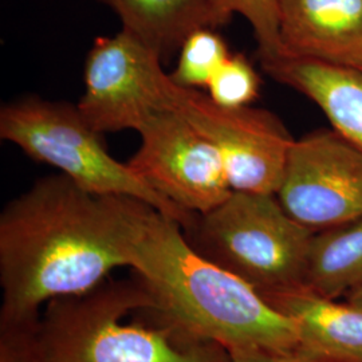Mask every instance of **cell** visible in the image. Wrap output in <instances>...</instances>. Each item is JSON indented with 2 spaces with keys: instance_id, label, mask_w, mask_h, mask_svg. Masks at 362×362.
I'll use <instances>...</instances> for the list:
<instances>
[{
  "instance_id": "d6986e66",
  "label": "cell",
  "mask_w": 362,
  "mask_h": 362,
  "mask_svg": "<svg viewBox=\"0 0 362 362\" xmlns=\"http://www.w3.org/2000/svg\"><path fill=\"white\" fill-rule=\"evenodd\" d=\"M228 354L230 362H336L313 354L302 348L290 350H240Z\"/></svg>"
},
{
  "instance_id": "e0dca14e",
  "label": "cell",
  "mask_w": 362,
  "mask_h": 362,
  "mask_svg": "<svg viewBox=\"0 0 362 362\" xmlns=\"http://www.w3.org/2000/svg\"><path fill=\"white\" fill-rule=\"evenodd\" d=\"M206 90L220 106H251L258 98L260 77L243 54H231L212 76Z\"/></svg>"
},
{
  "instance_id": "30bf717a",
  "label": "cell",
  "mask_w": 362,
  "mask_h": 362,
  "mask_svg": "<svg viewBox=\"0 0 362 362\" xmlns=\"http://www.w3.org/2000/svg\"><path fill=\"white\" fill-rule=\"evenodd\" d=\"M282 57L362 70V0H278Z\"/></svg>"
},
{
  "instance_id": "5bb4252c",
  "label": "cell",
  "mask_w": 362,
  "mask_h": 362,
  "mask_svg": "<svg viewBox=\"0 0 362 362\" xmlns=\"http://www.w3.org/2000/svg\"><path fill=\"white\" fill-rule=\"evenodd\" d=\"M362 284V218L315 233L306 286L327 298L345 297Z\"/></svg>"
},
{
  "instance_id": "7a4b0ae2",
  "label": "cell",
  "mask_w": 362,
  "mask_h": 362,
  "mask_svg": "<svg viewBox=\"0 0 362 362\" xmlns=\"http://www.w3.org/2000/svg\"><path fill=\"white\" fill-rule=\"evenodd\" d=\"M122 247L129 267L191 334L228 353L300 348L288 317L246 281L197 252L176 220L141 200H125Z\"/></svg>"
},
{
  "instance_id": "4fadbf2b",
  "label": "cell",
  "mask_w": 362,
  "mask_h": 362,
  "mask_svg": "<svg viewBox=\"0 0 362 362\" xmlns=\"http://www.w3.org/2000/svg\"><path fill=\"white\" fill-rule=\"evenodd\" d=\"M112 8L122 30L155 50L163 61L180 50L182 42L200 28H219L228 22L215 0H98Z\"/></svg>"
},
{
  "instance_id": "8fae6325",
  "label": "cell",
  "mask_w": 362,
  "mask_h": 362,
  "mask_svg": "<svg viewBox=\"0 0 362 362\" xmlns=\"http://www.w3.org/2000/svg\"><path fill=\"white\" fill-rule=\"evenodd\" d=\"M262 67L311 100L333 129L362 152V70L293 57L263 61Z\"/></svg>"
},
{
  "instance_id": "8992f818",
  "label": "cell",
  "mask_w": 362,
  "mask_h": 362,
  "mask_svg": "<svg viewBox=\"0 0 362 362\" xmlns=\"http://www.w3.org/2000/svg\"><path fill=\"white\" fill-rule=\"evenodd\" d=\"M165 107L180 115L219 152L236 192L276 194L294 139L264 109L226 107L207 93L184 89L167 77Z\"/></svg>"
},
{
  "instance_id": "7c38bea8",
  "label": "cell",
  "mask_w": 362,
  "mask_h": 362,
  "mask_svg": "<svg viewBox=\"0 0 362 362\" xmlns=\"http://www.w3.org/2000/svg\"><path fill=\"white\" fill-rule=\"evenodd\" d=\"M266 299L297 326L302 349L336 362H362V308L309 287Z\"/></svg>"
},
{
  "instance_id": "9c48e42d",
  "label": "cell",
  "mask_w": 362,
  "mask_h": 362,
  "mask_svg": "<svg viewBox=\"0 0 362 362\" xmlns=\"http://www.w3.org/2000/svg\"><path fill=\"white\" fill-rule=\"evenodd\" d=\"M139 133L130 168L177 207L202 215L233 194L219 152L180 115L161 110Z\"/></svg>"
},
{
  "instance_id": "9a60e30c",
  "label": "cell",
  "mask_w": 362,
  "mask_h": 362,
  "mask_svg": "<svg viewBox=\"0 0 362 362\" xmlns=\"http://www.w3.org/2000/svg\"><path fill=\"white\" fill-rule=\"evenodd\" d=\"M231 55L224 38L215 28H200L189 34L179 50L172 82L184 89H207L212 76Z\"/></svg>"
},
{
  "instance_id": "ac0fdd59",
  "label": "cell",
  "mask_w": 362,
  "mask_h": 362,
  "mask_svg": "<svg viewBox=\"0 0 362 362\" xmlns=\"http://www.w3.org/2000/svg\"><path fill=\"white\" fill-rule=\"evenodd\" d=\"M37 322L0 327V362H42L35 337Z\"/></svg>"
},
{
  "instance_id": "ffe728a7",
  "label": "cell",
  "mask_w": 362,
  "mask_h": 362,
  "mask_svg": "<svg viewBox=\"0 0 362 362\" xmlns=\"http://www.w3.org/2000/svg\"><path fill=\"white\" fill-rule=\"evenodd\" d=\"M344 298H345L346 302H349L351 305H356L358 308H362V284L357 286V287H354Z\"/></svg>"
},
{
  "instance_id": "6da1fadb",
  "label": "cell",
  "mask_w": 362,
  "mask_h": 362,
  "mask_svg": "<svg viewBox=\"0 0 362 362\" xmlns=\"http://www.w3.org/2000/svg\"><path fill=\"white\" fill-rule=\"evenodd\" d=\"M125 200L97 196L64 175L39 179L0 215V327L35 324L55 298L88 293L118 267Z\"/></svg>"
},
{
  "instance_id": "ba28073f",
  "label": "cell",
  "mask_w": 362,
  "mask_h": 362,
  "mask_svg": "<svg viewBox=\"0 0 362 362\" xmlns=\"http://www.w3.org/2000/svg\"><path fill=\"white\" fill-rule=\"evenodd\" d=\"M290 216L314 233L362 218V152L334 129L294 140L276 192Z\"/></svg>"
},
{
  "instance_id": "52a82bcc",
  "label": "cell",
  "mask_w": 362,
  "mask_h": 362,
  "mask_svg": "<svg viewBox=\"0 0 362 362\" xmlns=\"http://www.w3.org/2000/svg\"><path fill=\"white\" fill-rule=\"evenodd\" d=\"M168 74L163 58L140 39L121 30L100 37L85 62V93L78 110L98 133L137 130L165 110Z\"/></svg>"
},
{
  "instance_id": "277c9868",
  "label": "cell",
  "mask_w": 362,
  "mask_h": 362,
  "mask_svg": "<svg viewBox=\"0 0 362 362\" xmlns=\"http://www.w3.org/2000/svg\"><path fill=\"white\" fill-rule=\"evenodd\" d=\"M203 257L270 297L306 286L315 233L288 215L276 194L233 191L184 230Z\"/></svg>"
},
{
  "instance_id": "5b68a950",
  "label": "cell",
  "mask_w": 362,
  "mask_h": 362,
  "mask_svg": "<svg viewBox=\"0 0 362 362\" xmlns=\"http://www.w3.org/2000/svg\"><path fill=\"white\" fill-rule=\"evenodd\" d=\"M101 133L81 116L77 105L28 95L3 105L0 137L19 146L28 157L59 169L79 188L97 196H121L141 200L182 230L196 215L185 212L155 191L130 168L107 152Z\"/></svg>"
},
{
  "instance_id": "2e32d148",
  "label": "cell",
  "mask_w": 362,
  "mask_h": 362,
  "mask_svg": "<svg viewBox=\"0 0 362 362\" xmlns=\"http://www.w3.org/2000/svg\"><path fill=\"white\" fill-rule=\"evenodd\" d=\"M215 3L227 22L235 13L246 18L258 42L260 62L284 55L278 0H215Z\"/></svg>"
},
{
  "instance_id": "3957f363",
  "label": "cell",
  "mask_w": 362,
  "mask_h": 362,
  "mask_svg": "<svg viewBox=\"0 0 362 362\" xmlns=\"http://www.w3.org/2000/svg\"><path fill=\"white\" fill-rule=\"evenodd\" d=\"M35 337L42 362H230L224 348L177 324L140 278L52 299Z\"/></svg>"
}]
</instances>
